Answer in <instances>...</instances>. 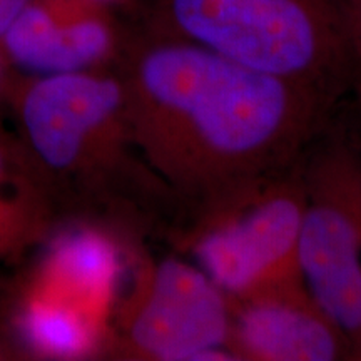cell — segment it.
I'll use <instances>...</instances> for the list:
<instances>
[{"mask_svg":"<svg viewBox=\"0 0 361 361\" xmlns=\"http://www.w3.org/2000/svg\"><path fill=\"white\" fill-rule=\"evenodd\" d=\"M126 40L114 13L85 0H30L0 45L17 74L51 75L111 69Z\"/></svg>","mask_w":361,"mask_h":361,"instance_id":"7","label":"cell"},{"mask_svg":"<svg viewBox=\"0 0 361 361\" xmlns=\"http://www.w3.org/2000/svg\"><path fill=\"white\" fill-rule=\"evenodd\" d=\"M37 271L57 286L111 316L121 251L106 229L79 226L61 233Z\"/></svg>","mask_w":361,"mask_h":361,"instance_id":"11","label":"cell"},{"mask_svg":"<svg viewBox=\"0 0 361 361\" xmlns=\"http://www.w3.org/2000/svg\"><path fill=\"white\" fill-rule=\"evenodd\" d=\"M146 29L204 45L326 104L356 71L341 0H152Z\"/></svg>","mask_w":361,"mask_h":361,"instance_id":"3","label":"cell"},{"mask_svg":"<svg viewBox=\"0 0 361 361\" xmlns=\"http://www.w3.org/2000/svg\"><path fill=\"white\" fill-rule=\"evenodd\" d=\"M306 180L298 266L311 300L361 355V173L341 157L322 161Z\"/></svg>","mask_w":361,"mask_h":361,"instance_id":"6","label":"cell"},{"mask_svg":"<svg viewBox=\"0 0 361 361\" xmlns=\"http://www.w3.org/2000/svg\"><path fill=\"white\" fill-rule=\"evenodd\" d=\"M30 0H0V37Z\"/></svg>","mask_w":361,"mask_h":361,"instance_id":"13","label":"cell"},{"mask_svg":"<svg viewBox=\"0 0 361 361\" xmlns=\"http://www.w3.org/2000/svg\"><path fill=\"white\" fill-rule=\"evenodd\" d=\"M4 101L59 211L130 221L156 201L171 200L135 147L117 69L13 72Z\"/></svg>","mask_w":361,"mask_h":361,"instance_id":"2","label":"cell"},{"mask_svg":"<svg viewBox=\"0 0 361 361\" xmlns=\"http://www.w3.org/2000/svg\"><path fill=\"white\" fill-rule=\"evenodd\" d=\"M139 154L194 216L293 168L328 104L191 40L144 29L116 64Z\"/></svg>","mask_w":361,"mask_h":361,"instance_id":"1","label":"cell"},{"mask_svg":"<svg viewBox=\"0 0 361 361\" xmlns=\"http://www.w3.org/2000/svg\"><path fill=\"white\" fill-rule=\"evenodd\" d=\"M61 211L20 139L0 134V258L13 259L52 233Z\"/></svg>","mask_w":361,"mask_h":361,"instance_id":"10","label":"cell"},{"mask_svg":"<svg viewBox=\"0 0 361 361\" xmlns=\"http://www.w3.org/2000/svg\"><path fill=\"white\" fill-rule=\"evenodd\" d=\"M356 69L361 71V0H341Z\"/></svg>","mask_w":361,"mask_h":361,"instance_id":"12","label":"cell"},{"mask_svg":"<svg viewBox=\"0 0 361 361\" xmlns=\"http://www.w3.org/2000/svg\"><path fill=\"white\" fill-rule=\"evenodd\" d=\"M16 323L27 348L42 358H87L111 345L107 319L37 273L25 283Z\"/></svg>","mask_w":361,"mask_h":361,"instance_id":"9","label":"cell"},{"mask_svg":"<svg viewBox=\"0 0 361 361\" xmlns=\"http://www.w3.org/2000/svg\"><path fill=\"white\" fill-rule=\"evenodd\" d=\"M231 310L229 350L236 360L333 361L351 355L348 341L305 284L234 300Z\"/></svg>","mask_w":361,"mask_h":361,"instance_id":"8","label":"cell"},{"mask_svg":"<svg viewBox=\"0 0 361 361\" xmlns=\"http://www.w3.org/2000/svg\"><path fill=\"white\" fill-rule=\"evenodd\" d=\"M85 2L90 4V6H94V7L102 8V11L114 13L117 8L130 7V6H134V4H137L139 0H85Z\"/></svg>","mask_w":361,"mask_h":361,"instance_id":"14","label":"cell"},{"mask_svg":"<svg viewBox=\"0 0 361 361\" xmlns=\"http://www.w3.org/2000/svg\"><path fill=\"white\" fill-rule=\"evenodd\" d=\"M12 74H13L12 67H11V64H8L7 56H6V52H4L2 45H0V94H2V96H4V92H6V87H7L8 80H11V78H12Z\"/></svg>","mask_w":361,"mask_h":361,"instance_id":"15","label":"cell"},{"mask_svg":"<svg viewBox=\"0 0 361 361\" xmlns=\"http://www.w3.org/2000/svg\"><path fill=\"white\" fill-rule=\"evenodd\" d=\"M231 322V301L200 266L164 258L141 269L109 350L134 360H236Z\"/></svg>","mask_w":361,"mask_h":361,"instance_id":"5","label":"cell"},{"mask_svg":"<svg viewBox=\"0 0 361 361\" xmlns=\"http://www.w3.org/2000/svg\"><path fill=\"white\" fill-rule=\"evenodd\" d=\"M308 191L286 173L194 218L188 231L197 266L229 300L303 284L298 239Z\"/></svg>","mask_w":361,"mask_h":361,"instance_id":"4","label":"cell"},{"mask_svg":"<svg viewBox=\"0 0 361 361\" xmlns=\"http://www.w3.org/2000/svg\"><path fill=\"white\" fill-rule=\"evenodd\" d=\"M2 101H4V96H2V94H0V102H2ZM2 133H6V130L2 129V124H0V134H2Z\"/></svg>","mask_w":361,"mask_h":361,"instance_id":"16","label":"cell"}]
</instances>
